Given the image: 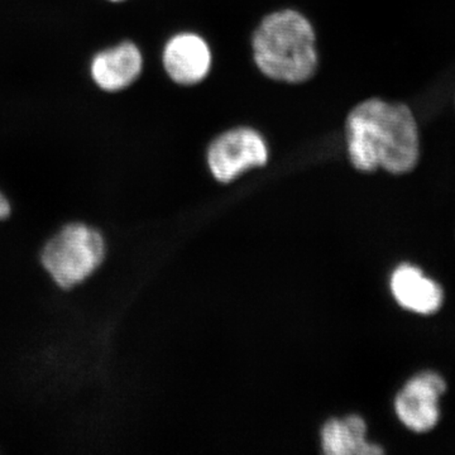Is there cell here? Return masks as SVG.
Listing matches in <instances>:
<instances>
[{
    "instance_id": "cell-4",
    "label": "cell",
    "mask_w": 455,
    "mask_h": 455,
    "mask_svg": "<svg viewBox=\"0 0 455 455\" xmlns=\"http://www.w3.org/2000/svg\"><path fill=\"white\" fill-rule=\"evenodd\" d=\"M448 387L447 379L438 371L424 370L414 374L395 397L398 421L419 435L435 430L442 421V403Z\"/></svg>"
},
{
    "instance_id": "cell-2",
    "label": "cell",
    "mask_w": 455,
    "mask_h": 455,
    "mask_svg": "<svg viewBox=\"0 0 455 455\" xmlns=\"http://www.w3.org/2000/svg\"><path fill=\"white\" fill-rule=\"evenodd\" d=\"M253 57L260 73L276 82L300 84L315 74V31L292 9L263 18L252 38Z\"/></svg>"
},
{
    "instance_id": "cell-5",
    "label": "cell",
    "mask_w": 455,
    "mask_h": 455,
    "mask_svg": "<svg viewBox=\"0 0 455 455\" xmlns=\"http://www.w3.org/2000/svg\"><path fill=\"white\" fill-rule=\"evenodd\" d=\"M267 160V145L253 128L239 127L224 132L212 140L208 149L212 175L223 184L233 181L244 171L265 166Z\"/></svg>"
},
{
    "instance_id": "cell-1",
    "label": "cell",
    "mask_w": 455,
    "mask_h": 455,
    "mask_svg": "<svg viewBox=\"0 0 455 455\" xmlns=\"http://www.w3.org/2000/svg\"><path fill=\"white\" fill-rule=\"evenodd\" d=\"M346 140L350 163L362 172L382 169L405 175L420 161L418 122L403 103L379 98L362 101L347 116Z\"/></svg>"
},
{
    "instance_id": "cell-3",
    "label": "cell",
    "mask_w": 455,
    "mask_h": 455,
    "mask_svg": "<svg viewBox=\"0 0 455 455\" xmlns=\"http://www.w3.org/2000/svg\"><path fill=\"white\" fill-rule=\"evenodd\" d=\"M106 253V241L98 229L88 224L70 223L44 245L41 263L57 286L70 290L100 267Z\"/></svg>"
},
{
    "instance_id": "cell-9",
    "label": "cell",
    "mask_w": 455,
    "mask_h": 455,
    "mask_svg": "<svg viewBox=\"0 0 455 455\" xmlns=\"http://www.w3.org/2000/svg\"><path fill=\"white\" fill-rule=\"evenodd\" d=\"M323 451L328 455H379L383 448L368 442L367 424L361 416L333 419L323 427Z\"/></svg>"
},
{
    "instance_id": "cell-11",
    "label": "cell",
    "mask_w": 455,
    "mask_h": 455,
    "mask_svg": "<svg viewBox=\"0 0 455 455\" xmlns=\"http://www.w3.org/2000/svg\"><path fill=\"white\" fill-rule=\"evenodd\" d=\"M113 2H119V0H113Z\"/></svg>"
},
{
    "instance_id": "cell-6",
    "label": "cell",
    "mask_w": 455,
    "mask_h": 455,
    "mask_svg": "<svg viewBox=\"0 0 455 455\" xmlns=\"http://www.w3.org/2000/svg\"><path fill=\"white\" fill-rule=\"evenodd\" d=\"M392 298L398 307L419 316L438 314L445 304V290L435 278L412 263H401L390 277Z\"/></svg>"
},
{
    "instance_id": "cell-10",
    "label": "cell",
    "mask_w": 455,
    "mask_h": 455,
    "mask_svg": "<svg viewBox=\"0 0 455 455\" xmlns=\"http://www.w3.org/2000/svg\"><path fill=\"white\" fill-rule=\"evenodd\" d=\"M11 215V204H9L7 197L0 193V220H7Z\"/></svg>"
},
{
    "instance_id": "cell-7",
    "label": "cell",
    "mask_w": 455,
    "mask_h": 455,
    "mask_svg": "<svg viewBox=\"0 0 455 455\" xmlns=\"http://www.w3.org/2000/svg\"><path fill=\"white\" fill-rule=\"evenodd\" d=\"M164 65L173 82L196 85L211 71V49L196 33H180L164 47Z\"/></svg>"
},
{
    "instance_id": "cell-8",
    "label": "cell",
    "mask_w": 455,
    "mask_h": 455,
    "mask_svg": "<svg viewBox=\"0 0 455 455\" xmlns=\"http://www.w3.org/2000/svg\"><path fill=\"white\" fill-rule=\"evenodd\" d=\"M142 66L139 47L131 42H124L95 57L92 66V79L99 88L107 92H119L139 79Z\"/></svg>"
}]
</instances>
